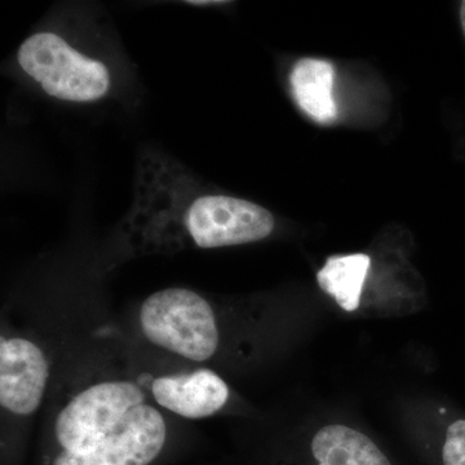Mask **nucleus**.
<instances>
[{
	"instance_id": "f257e3e1",
	"label": "nucleus",
	"mask_w": 465,
	"mask_h": 465,
	"mask_svg": "<svg viewBox=\"0 0 465 465\" xmlns=\"http://www.w3.org/2000/svg\"><path fill=\"white\" fill-rule=\"evenodd\" d=\"M275 220L264 207L204 189L179 162L157 150L137 161L133 207L119 225L130 258L219 249L265 240Z\"/></svg>"
},
{
	"instance_id": "1a4fd4ad",
	"label": "nucleus",
	"mask_w": 465,
	"mask_h": 465,
	"mask_svg": "<svg viewBox=\"0 0 465 465\" xmlns=\"http://www.w3.org/2000/svg\"><path fill=\"white\" fill-rule=\"evenodd\" d=\"M370 266L371 259L365 253L330 256L317 273L318 284L336 300L341 309L354 312L360 307Z\"/></svg>"
},
{
	"instance_id": "0eeeda50",
	"label": "nucleus",
	"mask_w": 465,
	"mask_h": 465,
	"mask_svg": "<svg viewBox=\"0 0 465 465\" xmlns=\"http://www.w3.org/2000/svg\"><path fill=\"white\" fill-rule=\"evenodd\" d=\"M333 81L335 69L322 58H300L290 73L293 99L302 112L320 124H331L338 116Z\"/></svg>"
},
{
	"instance_id": "20e7f679",
	"label": "nucleus",
	"mask_w": 465,
	"mask_h": 465,
	"mask_svg": "<svg viewBox=\"0 0 465 465\" xmlns=\"http://www.w3.org/2000/svg\"><path fill=\"white\" fill-rule=\"evenodd\" d=\"M17 61L45 94L60 100H100L108 94L112 84L105 64L85 56L54 33L29 36L18 48Z\"/></svg>"
},
{
	"instance_id": "39448f33",
	"label": "nucleus",
	"mask_w": 465,
	"mask_h": 465,
	"mask_svg": "<svg viewBox=\"0 0 465 465\" xmlns=\"http://www.w3.org/2000/svg\"><path fill=\"white\" fill-rule=\"evenodd\" d=\"M50 360L45 349L20 333L0 338V407L3 416L32 418L47 393Z\"/></svg>"
},
{
	"instance_id": "f03ea898",
	"label": "nucleus",
	"mask_w": 465,
	"mask_h": 465,
	"mask_svg": "<svg viewBox=\"0 0 465 465\" xmlns=\"http://www.w3.org/2000/svg\"><path fill=\"white\" fill-rule=\"evenodd\" d=\"M47 465H152L167 445L166 419L139 381L85 382L52 418Z\"/></svg>"
},
{
	"instance_id": "423d86ee",
	"label": "nucleus",
	"mask_w": 465,
	"mask_h": 465,
	"mask_svg": "<svg viewBox=\"0 0 465 465\" xmlns=\"http://www.w3.org/2000/svg\"><path fill=\"white\" fill-rule=\"evenodd\" d=\"M139 384L159 409L189 420L217 414L231 397L224 379L203 367L143 378Z\"/></svg>"
},
{
	"instance_id": "7ed1b4c3",
	"label": "nucleus",
	"mask_w": 465,
	"mask_h": 465,
	"mask_svg": "<svg viewBox=\"0 0 465 465\" xmlns=\"http://www.w3.org/2000/svg\"><path fill=\"white\" fill-rule=\"evenodd\" d=\"M139 326L145 341L193 363L213 360L220 348L215 311L203 295L168 287L143 300Z\"/></svg>"
},
{
	"instance_id": "f8f14e48",
	"label": "nucleus",
	"mask_w": 465,
	"mask_h": 465,
	"mask_svg": "<svg viewBox=\"0 0 465 465\" xmlns=\"http://www.w3.org/2000/svg\"><path fill=\"white\" fill-rule=\"evenodd\" d=\"M460 21H461V27H463V33L465 36V2L461 3L460 5Z\"/></svg>"
},
{
	"instance_id": "9d476101",
	"label": "nucleus",
	"mask_w": 465,
	"mask_h": 465,
	"mask_svg": "<svg viewBox=\"0 0 465 465\" xmlns=\"http://www.w3.org/2000/svg\"><path fill=\"white\" fill-rule=\"evenodd\" d=\"M440 465H465V420L449 425L440 446Z\"/></svg>"
},
{
	"instance_id": "9b49d317",
	"label": "nucleus",
	"mask_w": 465,
	"mask_h": 465,
	"mask_svg": "<svg viewBox=\"0 0 465 465\" xmlns=\"http://www.w3.org/2000/svg\"><path fill=\"white\" fill-rule=\"evenodd\" d=\"M185 5H193V7H211V5H226V2H211V0H208V2H195V0H193V2H185Z\"/></svg>"
},
{
	"instance_id": "6e6552de",
	"label": "nucleus",
	"mask_w": 465,
	"mask_h": 465,
	"mask_svg": "<svg viewBox=\"0 0 465 465\" xmlns=\"http://www.w3.org/2000/svg\"><path fill=\"white\" fill-rule=\"evenodd\" d=\"M314 465H393L374 440L347 425L321 428L311 442Z\"/></svg>"
}]
</instances>
